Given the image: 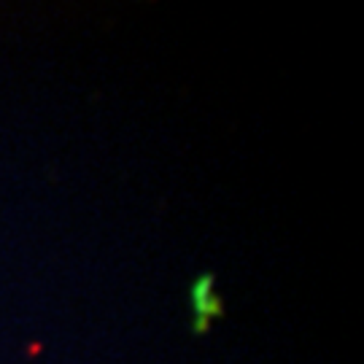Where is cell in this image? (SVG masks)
Listing matches in <instances>:
<instances>
[{"label": "cell", "instance_id": "1", "mask_svg": "<svg viewBox=\"0 0 364 364\" xmlns=\"http://www.w3.org/2000/svg\"><path fill=\"white\" fill-rule=\"evenodd\" d=\"M189 302H192V316H195V335L208 332L210 321L224 316V302L216 291V278L210 273H200L189 289Z\"/></svg>", "mask_w": 364, "mask_h": 364}]
</instances>
